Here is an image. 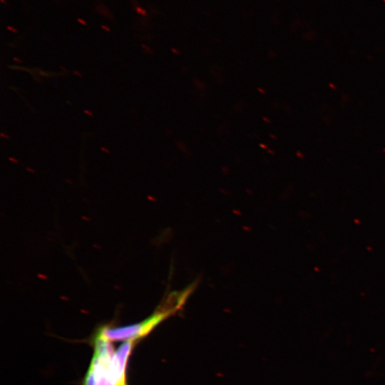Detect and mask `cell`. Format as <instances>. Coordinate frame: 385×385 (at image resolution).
Segmentation results:
<instances>
[{"mask_svg":"<svg viewBox=\"0 0 385 385\" xmlns=\"http://www.w3.org/2000/svg\"><path fill=\"white\" fill-rule=\"evenodd\" d=\"M194 289L195 284L192 283L183 290L171 292L166 294L153 314L143 321L125 326H103L97 330L95 337L111 342H136L147 336L162 322L181 309Z\"/></svg>","mask_w":385,"mask_h":385,"instance_id":"1","label":"cell"},{"mask_svg":"<svg viewBox=\"0 0 385 385\" xmlns=\"http://www.w3.org/2000/svg\"><path fill=\"white\" fill-rule=\"evenodd\" d=\"M94 352L83 385H120L126 382V370L115 357L111 342L94 337Z\"/></svg>","mask_w":385,"mask_h":385,"instance_id":"2","label":"cell"},{"mask_svg":"<svg viewBox=\"0 0 385 385\" xmlns=\"http://www.w3.org/2000/svg\"><path fill=\"white\" fill-rule=\"evenodd\" d=\"M96 11L101 15L108 18L111 20L113 19V16L109 10L103 4H101L96 7Z\"/></svg>","mask_w":385,"mask_h":385,"instance_id":"3","label":"cell"},{"mask_svg":"<svg viewBox=\"0 0 385 385\" xmlns=\"http://www.w3.org/2000/svg\"><path fill=\"white\" fill-rule=\"evenodd\" d=\"M135 11L143 16H147V11L140 6H135Z\"/></svg>","mask_w":385,"mask_h":385,"instance_id":"4","label":"cell"},{"mask_svg":"<svg viewBox=\"0 0 385 385\" xmlns=\"http://www.w3.org/2000/svg\"><path fill=\"white\" fill-rule=\"evenodd\" d=\"M6 29H7L9 31H11V32H13V33H17V32H18V31H17L15 28H14L13 26H8L6 27Z\"/></svg>","mask_w":385,"mask_h":385,"instance_id":"5","label":"cell"},{"mask_svg":"<svg viewBox=\"0 0 385 385\" xmlns=\"http://www.w3.org/2000/svg\"><path fill=\"white\" fill-rule=\"evenodd\" d=\"M77 21H78V22H79L82 25H84V26L87 25L86 21L83 19H78Z\"/></svg>","mask_w":385,"mask_h":385,"instance_id":"6","label":"cell"},{"mask_svg":"<svg viewBox=\"0 0 385 385\" xmlns=\"http://www.w3.org/2000/svg\"><path fill=\"white\" fill-rule=\"evenodd\" d=\"M101 27L104 29L105 31H106L107 32H110L111 31V29L108 26H106V25H101Z\"/></svg>","mask_w":385,"mask_h":385,"instance_id":"7","label":"cell"},{"mask_svg":"<svg viewBox=\"0 0 385 385\" xmlns=\"http://www.w3.org/2000/svg\"><path fill=\"white\" fill-rule=\"evenodd\" d=\"M84 113H86L87 115H90V116H92L93 115V113L88 110H84Z\"/></svg>","mask_w":385,"mask_h":385,"instance_id":"8","label":"cell"},{"mask_svg":"<svg viewBox=\"0 0 385 385\" xmlns=\"http://www.w3.org/2000/svg\"><path fill=\"white\" fill-rule=\"evenodd\" d=\"M101 150L102 151L106 153H110L109 150L105 148L104 147H101Z\"/></svg>","mask_w":385,"mask_h":385,"instance_id":"9","label":"cell"},{"mask_svg":"<svg viewBox=\"0 0 385 385\" xmlns=\"http://www.w3.org/2000/svg\"><path fill=\"white\" fill-rule=\"evenodd\" d=\"M0 135H1V137H4V138H5L6 139H9V136L8 135L5 134V133H1Z\"/></svg>","mask_w":385,"mask_h":385,"instance_id":"10","label":"cell"},{"mask_svg":"<svg viewBox=\"0 0 385 385\" xmlns=\"http://www.w3.org/2000/svg\"><path fill=\"white\" fill-rule=\"evenodd\" d=\"M13 59L15 61H17L19 63H22L23 61L19 59V58H16V57H14Z\"/></svg>","mask_w":385,"mask_h":385,"instance_id":"11","label":"cell"},{"mask_svg":"<svg viewBox=\"0 0 385 385\" xmlns=\"http://www.w3.org/2000/svg\"><path fill=\"white\" fill-rule=\"evenodd\" d=\"M73 73H74L75 74L78 75V76H82L81 73L80 72L77 71H74Z\"/></svg>","mask_w":385,"mask_h":385,"instance_id":"12","label":"cell"},{"mask_svg":"<svg viewBox=\"0 0 385 385\" xmlns=\"http://www.w3.org/2000/svg\"><path fill=\"white\" fill-rule=\"evenodd\" d=\"M9 160H10L11 161L14 162V163H18V160H15V159L13 158H9Z\"/></svg>","mask_w":385,"mask_h":385,"instance_id":"13","label":"cell"},{"mask_svg":"<svg viewBox=\"0 0 385 385\" xmlns=\"http://www.w3.org/2000/svg\"><path fill=\"white\" fill-rule=\"evenodd\" d=\"M0 1H1V2L2 4H6V0H0Z\"/></svg>","mask_w":385,"mask_h":385,"instance_id":"14","label":"cell"},{"mask_svg":"<svg viewBox=\"0 0 385 385\" xmlns=\"http://www.w3.org/2000/svg\"><path fill=\"white\" fill-rule=\"evenodd\" d=\"M120 385H126V383H122Z\"/></svg>","mask_w":385,"mask_h":385,"instance_id":"15","label":"cell"}]
</instances>
